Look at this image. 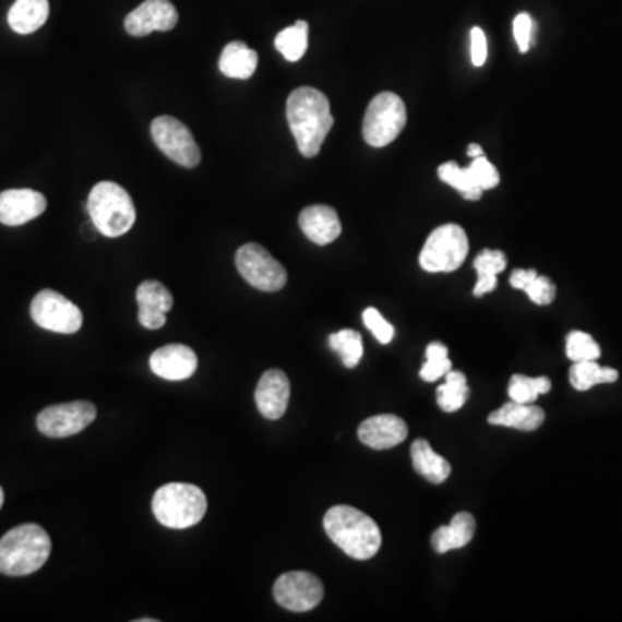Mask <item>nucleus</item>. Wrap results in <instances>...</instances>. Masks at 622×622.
<instances>
[{
  "label": "nucleus",
  "mask_w": 622,
  "mask_h": 622,
  "mask_svg": "<svg viewBox=\"0 0 622 622\" xmlns=\"http://www.w3.org/2000/svg\"><path fill=\"white\" fill-rule=\"evenodd\" d=\"M299 227L311 242L327 246L340 236V220L336 210L324 204L304 207L299 215Z\"/></svg>",
  "instance_id": "a211bd4d"
},
{
  "label": "nucleus",
  "mask_w": 622,
  "mask_h": 622,
  "mask_svg": "<svg viewBox=\"0 0 622 622\" xmlns=\"http://www.w3.org/2000/svg\"><path fill=\"white\" fill-rule=\"evenodd\" d=\"M218 68L228 79H251L258 68V52L249 49L244 41H230L222 52Z\"/></svg>",
  "instance_id": "4be33fe9"
},
{
  "label": "nucleus",
  "mask_w": 622,
  "mask_h": 622,
  "mask_svg": "<svg viewBox=\"0 0 622 622\" xmlns=\"http://www.w3.org/2000/svg\"><path fill=\"white\" fill-rule=\"evenodd\" d=\"M440 179L443 182L452 186L453 189L460 192L465 200L477 201L482 195L481 187L474 182L473 175H470L469 166L467 168H460L455 162L444 163L440 166L438 170Z\"/></svg>",
  "instance_id": "c85d7f7f"
},
{
  "label": "nucleus",
  "mask_w": 622,
  "mask_h": 622,
  "mask_svg": "<svg viewBox=\"0 0 622 622\" xmlns=\"http://www.w3.org/2000/svg\"><path fill=\"white\" fill-rule=\"evenodd\" d=\"M29 315L38 327L58 334H75L83 325L82 310L52 289L40 290L35 296Z\"/></svg>",
  "instance_id": "1a4fd4ad"
},
{
  "label": "nucleus",
  "mask_w": 622,
  "mask_h": 622,
  "mask_svg": "<svg viewBox=\"0 0 622 622\" xmlns=\"http://www.w3.org/2000/svg\"><path fill=\"white\" fill-rule=\"evenodd\" d=\"M324 529L328 538L355 560L372 559L382 545L381 529L375 521L349 505L332 506L325 514Z\"/></svg>",
  "instance_id": "f03ea898"
},
{
  "label": "nucleus",
  "mask_w": 622,
  "mask_h": 622,
  "mask_svg": "<svg viewBox=\"0 0 622 622\" xmlns=\"http://www.w3.org/2000/svg\"><path fill=\"white\" fill-rule=\"evenodd\" d=\"M206 511V494L198 486L170 482L154 493V517L170 529H187L200 524Z\"/></svg>",
  "instance_id": "39448f33"
},
{
  "label": "nucleus",
  "mask_w": 622,
  "mask_h": 622,
  "mask_svg": "<svg viewBox=\"0 0 622 622\" xmlns=\"http://www.w3.org/2000/svg\"><path fill=\"white\" fill-rule=\"evenodd\" d=\"M407 124V108L402 97L382 92L370 100L363 118V139L372 147H384L398 137Z\"/></svg>",
  "instance_id": "0eeeda50"
},
{
  "label": "nucleus",
  "mask_w": 622,
  "mask_h": 622,
  "mask_svg": "<svg viewBox=\"0 0 622 622\" xmlns=\"http://www.w3.org/2000/svg\"><path fill=\"white\" fill-rule=\"evenodd\" d=\"M411 462H414V469L426 477L432 485H441V482L448 479L452 474V465L448 464L446 458L438 455L431 448V444L426 440H417L411 444Z\"/></svg>",
  "instance_id": "5701e85b"
},
{
  "label": "nucleus",
  "mask_w": 622,
  "mask_h": 622,
  "mask_svg": "<svg viewBox=\"0 0 622 622\" xmlns=\"http://www.w3.org/2000/svg\"><path fill=\"white\" fill-rule=\"evenodd\" d=\"M236 265L241 277L254 289L275 292L286 286V268L263 246L249 242L239 248Z\"/></svg>",
  "instance_id": "6e6552de"
},
{
  "label": "nucleus",
  "mask_w": 622,
  "mask_h": 622,
  "mask_svg": "<svg viewBox=\"0 0 622 622\" xmlns=\"http://www.w3.org/2000/svg\"><path fill=\"white\" fill-rule=\"evenodd\" d=\"M49 17V0H16L9 9L8 23L13 32L29 35L46 25Z\"/></svg>",
  "instance_id": "412c9836"
},
{
  "label": "nucleus",
  "mask_w": 622,
  "mask_h": 622,
  "mask_svg": "<svg viewBox=\"0 0 622 622\" xmlns=\"http://www.w3.org/2000/svg\"><path fill=\"white\" fill-rule=\"evenodd\" d=\"M287 123L295 135L299 153L313 158L322 149L334 117L324 92L313 87H299L287 99Z\"/></svg>",
  "instance_id": "f257e3e1"
},
{
  "label": "nucleus",
  "mask_w": 622,
  "mask_h": 622,
  "mask_svg": "<svg viewBox=\"0 0 622 622\" xmlns=\"http://www.w3.org/2000/svg\"><path fill=\"white\" fill-rule=\"evenodd\" d=\"M467 154H469L470 159H476L479 158V156H485V151H482L479 144H470L469 147H467Z\"/></svg>",
  "instance_id": "a19ab883"
},
{
  "label": "nucleus",
  "mask_w": 622,
  "mask_h": 622,
  "mask_svg": "<svg viewBox=\"0 0 622 622\" xmlns=\"http://www.w3.org/2000/svg\"><path fill=\"white\" fill-rule=\"evenodd\" d=\"M328 346L337 352L343 366L355 369L363 358V340L360 332L343 328L328 337Z\"/></svg>",
  "instance_id": "cd10ccee"
},
{
  "label": "nucleus",
  "mask_w": 622,
  "mask_h": 622,
  "mask_svg": "<svg viewBox=\"0 0 622 622\" xmlns=\"http://www.w3.org/2000/svg\"><path fill=\"white\" fill-rule=\"evenodd\" d=\"M476 533V518L469 512H460L453 515L448 526H441L432 535L431 543L438 553H446L450 550H458L473 541Z\"/></svg>",
  "instance_id": "aec40b11"
},
{
  "label": "nucleus",
  "mask_w": 622,
  "mask_h": 622,
  "mask_svg": "<svg viewBox=\"0 0 622 622\" xmlns=\"http://www.w3.org/2000/svg\"><path fill=\"white\" fill-rule=\"evenodd\" d=\"M97 417L91 402H71L52 405L37 417V428L47 438H70L87 429Z\"/></svg>",
  "instance_id": "9b49d317"
},
{
  "label": "nucleus",
  "mask_w": 622,
  "mask_h": 622,
  "mask_svg": "<svg viewBox=\"0 0 622 622\" xmlns=\"http://www.w3.org/2000/svg\"><path fill=\"white\" fill-rule=\"evenodd\" d=\"M550 390H552V382L548 378L533 379L515 373L509 384V396L512 402L535 403L539 394L548 393Z\"/></svg>",
  "instance_id": "7c9ffc66"
},
{
  "label": "nucleus",
  "mask_w": 622,
  "mask_h": 622,
  "mask_svg": "<svg viewBox=\"0 0 622 622\" xmlns=\"http://www.w3.org/2000/svg\"><path fill=\"white\" fill-rule=\"evenodd\" d=\"M618 370L600 367L597 360L577 361L569 372V381L577 391H588L598 384H610L618 381Z\"/></svg>",
  "instance_id": "393cba45"
},
{
  "label": "nucleus",
  "mask_w": 622,
  "mask_h": 622,
  "mask_svg": "<svg viewBox=\"0 0 622 622\" xmlns=\"http://www.w3.org/2000/svg\"><path fill=\"white\" fill-rule=\"evenodd\" d=\"M139 322L142 327L151 328V331H158L166 324V313L159 311L139 310Z\"/></svg>",
  "instance_id": "58836bf2"
},
{
  "label": "nucleus",
  "mask_w": 622,
  "mask_h": 622,
  "mask_svg": "<svg viewBox=\"0 0 622 622\" xmlns=\"http://www.w3.org/2000/svg\"><path fill=\"white\" fill-rule=\"evenodd\" d=\"M491 426H505L518 431H536L545 422L543 408L533 407L531 403L509 402L502 408L490 414Z\"/></svg>",
  "instance_id": "6ab92c4d"
},
{
  "label": "nucleus",
  "mask_w": 622,
  "mask_h": 622,
  "mask_svg": "<svg viewBox=\"0 0 622 622\" xmlns=\"http://www.w3.org/2000/svg\"><path fill=\"white\" fill-rule=\"evenodd\" d=\"M52 552V541L38 524H23L0 539V573L5 576H29L37 573Z\"/></svg>",
  "instance_id": "7ed1b4c3"
},
{
  "label": "nucleus",
  "mask_w": 622,
  "mask_h": 622,
  "mask_svg": "<svg viewBox=\"0 0 622 622\" xmlns=\"http://www.w3.org/2000/svg\"><path fill=\"white\" fill-rule=\"evenodd\" d=\"M452 370L448 348L443 343H431L426 349V363L420 369V378L426 382H434Z\"/></svg>",
  "instance_id": "2f4dec72"
},
{
  "label": "nucleus",
  "mask_w": 622,
  "mask_h": 622,
  "mask_svg": "<svg viewBox=\"0 0 622 622\" xmlns=\"http://www.w3.org/2000/svg\"><path fill=\"white\" fill-rule=\"evenodd\" d=\"M87 210L97 232L111 239L129 232L137 220L135 204L129 192L109 180L92 187Z\"/></svg>",
  "instance_id": "20e7f679"
},
{
  "label": "nucleus",
  "mask_w": 622,
  "mask_h": 622,
  "mask_svg": "<svg viewBox=\"0 0 622 622\" xmlns=\"http://www.w3.org/2000/svg\"><path fill=\"white\" fill-rule=\"evenodd\" d=\"M149 366L165 381H186L198 370V357L189 346L168 345L151 355Z\"/></svg>",
  "instance_id": "dca6fc26"
},
{
  "label": "nucleus",
  "mask_w": 622,
  "mask_h": 622,
  "mask_svg": "<svg viewBox=\"0 0 622 622\" xmlns=\"http://www.w3.org/2000/svg\"><path fill=\"white\" fill-rule=\"evenodd\" d=\"M363 324L372 332L373 336L378 337L381 345H390L391 340H393V325L375 308H367L363 311Z\"/></svg>",
  "instance_id": "f704fd0d"
},
{
  "label": "nucleus",
  "mask_w": 622,
  "mask_h": 622,
  "mask_svg": "<svg viewBox=\"0 0 622 622\" xmlns=\"http://www.w3.org/2000/svg\"><path fill=\"white\" fill-rule=\"evenodd\" d=\"M533 303L539 304V307H547V304L553 303L555 299V284L543 275H536L535 280H533L529 286L524 290Z\"/></svg>",
  "instance_id": "c9c22d12"
},
{
  "label": "nucleus",
  "mask_w": 622,
  "mask_h": 622,
  "mask_svg": "<svg viewBox=\"0 0 622 622\" xmlns=\"http://www.w3.org/2000/svg\"><path fill=\"white\" fill-rule=\"evenodd\" d=\"M179 23V11L170 0H145L124 20L132 37H147L153 32H170Z\"/></svg>",
  "instance_id": "ddd939ff"
},
{
  "label": "nucleus",
  "mask_w": 622,
  "mask_h": 622,
  "mask_svg": "<svg viewBox=\"0 0 622 622\" xmlns=\"http://www.w3.org/2000/svg\"><path fill=\"white\" fill-rule=\"evenodd\" d=\"M2 505H4V491L0 488V509H2Z\"/></svg>",
  "instance_id": "79ce46f5"
},
{
  "label": "nucleus",
  "mask_w": 622,
  "mask_h": 622,
  "mask_svg": "<svg viewBox=\"0 0 622 622\" xmlns=\"http://www.w3.org/2000/svg\"><path fill=\"white\" fill-rule=\"evenodd\" d=\"M274 598L290 612H308L324 598V585L319 577L304 571L286 573L275 581Z\"/></svg>",
  "instance_id": "f8f14e48"
},
{
  "label": "nucleus",
  "mask_w": 622,
  "mask_h": 622,
  "mask_svg": "<svg viewBox=\"0 0 622 622\" xmlns=\"http://www.w3.org/2000/svg\"><path fill=\"white\" fill-rule=\"evenodd\" d=\"M275 49L290 62H296L303 58L308 50L307 21H296L295 25L284 28L275 37Z\"/></svg>",
  "instance_id": "bb28decb"
},
{
  "label": "nucleus",
  "mask_w": 622,
  "mask_h": 622,
  "mask_svg": "<svg viewBox=\"0 0 622 622\" xmlns=\"http://www.w3.org/2000/svg\"><path fill=\"white\" fill-rule=\"evenodd\" d=\"M533 28H535V25H533L529 14L521 13L515 16L514 37L521 52H527L529 47H531Z\"/></svg>",
  "instance_id": "e433bc0d"
},
{
  "label": "nucleus",
  "mask_w": 622,
  "mask_h": 622,
  "mask_svg": "<svg viewBox=\"0 0 622 622\" xmlns=\"http://www.w3.org/2000/svg\"><path fill=\"white\" fill-rule=\"evenodd\" d=\"M139 310L159 311L168 313L174 308V296L168 287L158 280H144L135 292Z\"/></svg>",
  "instance_id": "c756f323"
},
{
  "label": "nucleus",
  "mask_w": 622,
  "mask_h": 622,
  "mask_svg": "<svg viewBox=\"0 0 622 622\" xmlns=\"http://www.w3.org/2000/svg\"><path fill=\"white\" fill-rule=\"evenodd\" d=\"M290 398V382L283 370L272 369L263 373L254 391L260 414L268 420L283 419Z\"/></svg>",
  "instance_id": "2eb2a0df"
},
{
  "label": "nucleus",
  "mask_w": 622,
  "mask_h": 622,
  "mask_svg": "<svg viewBox=\"0 0 622 622\" xmlns=\"http://www.w3.org/2000/svg\"><path fill=\"white\" fill-rule=\"evenodd\" d=\"M470 175H473L474 182L481 187L482 191H490L500 183V174L497 168L488 162L486 156L473 159L469 166Z\"/></svg>",
  "instance_id": "72a5a7b5"
},
{
  "label": "nucleus",
  "mask_w": 622,
  "mask_h": 622,
  "mask_svg": "<svg viewBox=\"0 0 622 622\" xmlns=\"http://www.w3.org/2000/svg\"><path fill=\"white\" fill-rule=\"evenodd\" d=\"M46 210V195L34 189H9L0 192V224L8 227L28 224Z\"/></svg>",
  "instance_id": "4468645a"
},
{
  "label": "nucleus",
  "mask_w": 622,
  "mask_h": 622,
  "mask_svg": "<svg viewBox=\"0 0 622 622\" xmlns=\"http://www.w3.org/2000/svg\"><path fill=\"white\" fill-rule=\"evenodd\" d=\"M536 275H538L536 270H514L511 275V286L514 289L526 290V287L535 280Z\"/></svg>",
  "instance_id": "ea45409f"
},
{
  "label": "nucleus",
  "mask_w": 622,
  "mask_h": 622,
  "mask_svg": "<svg viewBox=\"0 0 622 622\" xmlns=\"http://www.w3.org/2000/svg\"><path fill=\"white\" fill-rule=\"evenodd\" d=\"M470 390L467 386V378L458 370H450L446 373V382L438 387V405L441 410L452 411L460 410L467 399H469Z\"/></svg>",
  "instance_id": "a878e982"
},
{
  "label": "nucleus",
  "mask_w": 622,
  "mask_h": 622,
  "mask_svg": "<svg viewBox=\"0 0 622 622\" xmlns=\"http://www.w3.org/2000/svg\"><path fill=\"white\" fill-rule=\"evenodd\" d=\"M565 351H567L569 360L573 361V363L598 360L601 355L597 340L589 334H586V332L581 331H574L569 334Z\"/></svg>",
  "instance_id": "473e14b6"
},
{
  "label": "nucleus",
  "mask_w": 622,
  "mask_h": 622,
  "mask_svg": "<svg viewBox=\"0 0 622 622\" xmlns=\"http://www.w3.org/2000/svg\"><path fill=\"white\" fill-rule=\"evenodd\" d=\"M469 254V239L464 228L456 224L441 225L428 237L420 251L419 263L426 272H455L464 265Z\"/></svg>",
  "instance_id": "423d86ee"
},
{
  "label": "nucleus",
  "mask_w": 622,
  "mask_h": 622,
  "mask_svg": "<svg viewBox=\"0 0 622 622\" xmlns=\"http://www.w3.org/2000/svg\"><path fill=\"white\" fill-rule=\"evenodd\" d=\"M470 56L474 67H482L488 59V40L479 26H474L470 32Z\"/></svg>",
  "instance_id": "4c0bfd02"
},
{
  "label": "nucleus",
  "mask_w": 622,
  "mask_h": 622,
  "mask_svg": "<svg viewBox=\"0 0 622 622\" xmlns=\"http://www.w3.org/2000/svg\"><path fill=\"white\" fill-rule=\"evenodd\" d=\"M151 135L154 144L158 145V149L171 162L186 168L200 165V145L195 144L194 135L182 121L166 115L158 117L151 124Z\"/></svg>",
  "instance_id": "9d476101"
},
{
  "label": "nucleus",
  "mask_w": 622,
  "mask_h": 622,
  "mask_svg": "<svg viewBox=\"0 0 622 622\" xmlns=\"http://www.w3.org/2000/svg\"><path fill=\"white\" fill-rule=\"evenodd\" d=\"M408 428L405 420L396 415H375L363 420L358 428L361 443L373 450H390L407 440Z\"/></svg>",
  "instance_id": "f3484780"
},
{
  "label": "nucleus",
  "mask_w": 622,
  "mask_h": 622,
  "mask_svg": "<svg viewBox=\"0 0 622 622\" xmlns=\"http://www.w3.org/2000/svg\"><path fill=\"white\" fill-rule=\"evenodd\" d=\"M474 268L477 272V284L474 287V296L481 298L491 290L497 289L498 274H502L506 268V256L502 251H493V249H485L477 254L474 260Z\"/></svg>",
  "instance_id": "b1692460"
}]
</instances>
